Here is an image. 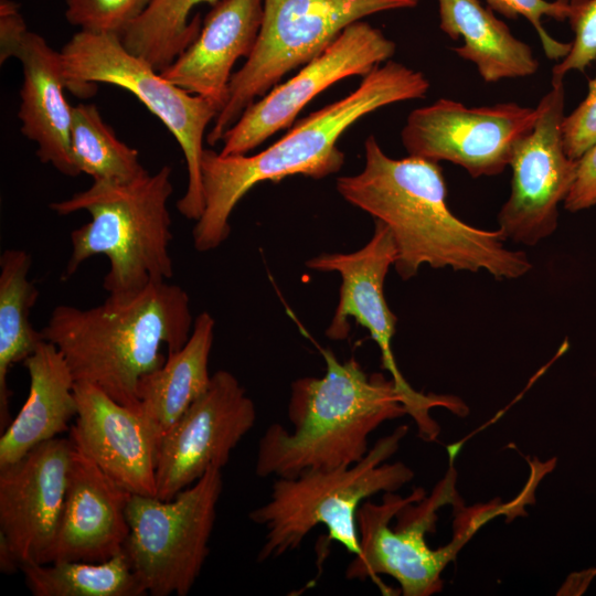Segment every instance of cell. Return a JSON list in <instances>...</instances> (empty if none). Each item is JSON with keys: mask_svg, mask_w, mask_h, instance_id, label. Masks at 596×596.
<instances>
[{"mask_svg": "<svg viewBox=\"0 0 596 596\" xmlns=\"http://www.w3.org/2000/svg\"><path fill=\"white\" fill-rule=\"evenodd\" d=\"M30 377L25 403L1 433L0 468L68 429L77 414L75 380L57 348L43 341L24 360Z\"/></svg>", "mask_w": 596, "mask_h": 596, "instance_id": "21", "label": "cell"}, {"mask_svg": "<svg viewBox=\"0 0 596 596\" xmlns=\"http://www.w3.org/2000/svg\"><path fill=\"white\" fill-rule=\"evenodd\" d=\"M171 168L161 167L128 183L94 181L66 200L53 202L60 215L86 211L91 220L71 233L72 251L63 278L89 257L104 255L109 269L103 287L108 296L129 297L173 276L168 200Z\"/></svg>", "mask_w": 596, "mask_h": 596, "instance_id": "6", "label": "cell"}, {"mask_svg": "<svg viewBox=\"0 0 596 596\" xmlns=\"http://www.w3.org/2000/svg\"><path fill=\"white\" fill-rule=\"evenodd\" d=\"M564 82L552 79L551 89L536 106L534 127L519 141L509 164L510 195L498 214L499 230L507 240L534 246L557 228L558 206L578 166L564 149Z\"/></svg>", "mask_w": 596, "mask_h": 596, "instance_id": "13", "label": "cell"}, {"mask_svg": "<svg viewBox=\"0 0 596 596\" xmlns=\"http://www.w3.org/2000/svg\"><path fill=\"white\" fill-rule=\"evenodd\" d=\"M74 394V447L129 492L156 496L159 440L146 418L91 383L75 382Z\"/></svg>", "mask_w": 596, "mask_h": 596, "instance_id": "17", "label": "cell"}, {"mask_svg": "<svg viewBox=\"0 0 596 596\" xmlns=\"http://www.w3.org/2000/svg\"><path fill=\"white\" fill-rule=\"evenodd\" d=\"M320 353L324 374L291 383L287 417L292 429L272 424L259 439L255 472L260 478L353 465L369 451L372 432L407 414L392 379L368 374L354 358L341 362L328 349Z\"/></svg>", "mask_w": 596, "mask_h": 596, "instance_id": "4", "label": "cell"}, {"mask_svg": "<svg viewBox=\"0 0 596 596\" xmlns=\"http://www.w3.org/2000/svg\"><path fill=\"white\" fill-rule=\"evenodd\" d=\"M396 256L390 228L374 220L373 235L363 247L352 253H322L307 260L306 266L322 273L334 272L341 277L338 305L326 336L336 341L347 339L350 319L365 328L377 344L382 368L391 374L402 394L407 415L415 421L419 436L434 440L439 434V426L432 418L430 409L440 406L457 414L462 402L454 396L417 392L398 370L392 349L397 318L384 295L385 277Z\"/></svg>", "mask_w": 596, "mask_h": 596, "instance_id": "11", "label": "cell"}, {"mask_svg": "<svg viewBox=\"0 0 596 596\" xmlns=\"http://www.w3.org/2000/svg\"><path fill=\"white\" fill-rule=\"evenodd\" d=\"M131 494L73 445L63 509L43 564L97 563L120 554L129 533Z\"/></svg>", "mask_w": 596, "mask_h": 596, "instance_id": "18", "label": "cell"}, {"mask_svg": "<svg viewBox=\"0 0 596 596\" xmlns=\"http://www.w3.org/2000/svg\"><path fill=\"white\" fill-rule=\"evenodd\" d=\"M28 29L19 12V7L11 0L0 2V62L14 57L15 51Z\"/></svg>", "mask_w": 596, "mask_h": 596, "instance_id": "33", "label": "cell"}, {"mask_svg": "<svg viewBox=\"0 0 596 596\" xmlns=\"http://www.w3.org/2000/svg\"><path fill=\"white\" fill-rule=\"evenodd\" d=\"M14 57L22 65L19 119L21 132L36 145V156L70 177L79 174L71 151L73 107L67 89L61 52L38 33L28 31Z\"/></svg>", "mask_w": 596, "mask_h": 596, "instance_id": "20", "label": "cell"}, {"mask_svg": "<svg viewBox=\"0 0 596 596\" xmlns=\"http://www.w3.org/2000/svg\"><path fill=\"white\" fill-rule=\"evenodd\" d=\"M60 52L67 89L73 94L91 96L98 83L121 87L136 96L171 132L182 149L188 169V187L177 209L188 220L198 221L204 210L203 140L219 108L166 79L149 62L129 52L119 35L78 31Z\"/></svg>", "mask_w": 596, "mask_h": 596, "instance_id": "8", "label": "cell"}, {"mask_svg": "<svg viewBox=\"0 0 596 596\" xmlns=\"http://www.w3.org/2000/svg\"><path fill=\"white\" fill-rule=\"evenodd\" d=\"M416 2H418L419 0H415Z\"/></svg>", "mask_w": 596, "mask_h": 596, "instance_id": "35", "label": "cell"}, {"mask_svg": "<svg viewBox=\"0 0 596 596\" xmlns=\"http://www.w3.org/2000/svg\"><path fill=\"white\" fill-rule=\"evenodd\" d=\"M193 323L187 291L163 281L87 309L58 305L40 331L75 382L91 383L140 413L139 381L166 362L162 345L172 354L187 343Z\"/></svg>", "mask_w": 596, "mask_h": 596, "instance_id": "3", "label": "cell"}, {"mask_svg": "<svg viewBox=\"0 0 596 596\" xmlns=\"http://www.w3.org/2000/svg\"><path fill=\"white\" fill-rule=\"evenodd\" d=\"M72 440H46L0 468V532L20 562L43 564L58 526Z\"/></svg>", "mask_w": 596, "mask_h": 596, "instance_id": "16", "label": "cell"}, {"mask_svg": "<svg viewBox=\"0 0 596 596\" xmlns=\"http://www.w3.org/2000/svg\"><path fill=\"white\" fill-rule=\"evenodd\" d=\"M20 571L34 596H143L124 551L103 562H23Z\"/></svg>", "mask_w": 596, "mask_h": 596, "instance_id": "25", "label": "cell"}, {"mask_svg": "<svg viewBox=\"0 0 596 596\" xmlns=\"http://www.w3.org/2000/svg\"><path fill=\"white\" fill-rule=\"evenodd\" d=\"M450 468L430 496L416 488L408 497L384 492L381 503L365 500L356 513L361 552L345 570L348 579L385 574L404 596H429L443 587L440 575L490 520L518 515L522 500L472 505L465 511Z\"/></svg>", "mask_w": 596, "mask_h": 596, "instance_id": "5", "label": "cell"}, {"mask_svg": "<svg viewBox=\"0 0 596 596\" xmlns=\"http://www.w3.org/2000/svg\"><path fill=\"white\" fill-rule=\"evenodd\" d=\"M70 139L77 170L94 181L128 183L148 173L138 150L116 137L94 104L73 107Z\"/></svg>", "mask_w": 596, "mask_h": 596, "instance_id": "27", "label": "cell"}, {"mask_svg": "<svg viewBox=\"0 0 596 596\" xmlns=\"http://www.w3.org/2000/svg\"><path fill=\"white\" fill-rule=\"evenodd\" d=\"M488 7L509 19L524 17L535 29L544 54L549 60H563L571 50V43L552 38L542 25V18L566 21L570 0H486Z\"/></svg>", "mask_w": 596, "mask_h": 596, "instance_id": "29", "label": "cell"}, {"mask_svg": "<svg viewBox=\"0 0 596 596\" xmlns=\"http://www.w3.org/2000/svg\"><path fill=\"white\" fill-rule=\"evenodd\" d=\"M415 0H264L259 33L244 65L233 73L228 98L206 135L214 146L256 98L284 75L323 52L350 24L365 17L413 8Z\"/></svg>", "mask_w": 596, "mask_h": 596, "instance_id": "9", "label": "cell"}, {"mask_svg": "<svg viewBox=\"0 0 596 596\" xmlns=\"http://www.w3.org/2000/svg\"><path fill=\"white\" fill-rule=\"evenodd\" d=\"M220 0H150L141 14L120 35L125 47L162 72L199 36L200 14L194 7Z\"/></svg>", "mask_w": 596, "mask_h": 596, "instance_id": "26", "label": "cell"}, {"mask_svg": "<svg viewBox=\"0 0 596 596\" xmlns=\"http://www.w3.org/2000/svg\"><path fill=\"white\" fill-rule=\"evenodd\" d=\"M407 432V426H398L353 465L277 478L269 499L248 514L253 523L266 530L257 561L274 560L299 549L319 524L326 526L330 541L359 555L356 513L361 504L379 492H394L414 478L405 464L384 462L396 453Z\"/></svg>", "mask_w": 596, "mask_h": 596, "instance_id": "7", "label": "cell"}, {"mask_svg": "<svg viewBox=\"0 0 596 596\" xmlns=\"http://www.w3.org/2000/svg\"><path fill=\"white\" fill-rule=\"evenodd\" d=\"M263 13L264 0H220L199 36L160 74L221 111L228 98L232 68L238 58L251 55Z\"/></svg>", "mask_w": 596, "mask_h": 596, "instance_id": "19", "label": "cell"}, {"mask_svg": "<svg viewBox=\"0 0 596 596\" xmlns=\"http://www.w3.org/2000/svg\"><path fill=\"white\" fill-rule=\"evenodd\" d=\"M428 88L422 72L387 61L366 74L353 92L302 118L256 155L226 156L204 149V210L192 232L195 249L212 251L226 241L234 207L256 184L296 174L322 179L337 173L344 163L337 142L348 128L381 107L424 98Z\"/></svg>", "mask_w": 596, "mask_h": 596, "instance_id": "2", "label": "cell"}, {"mask_svg": "<svg viewBox=\"0 0 596 596\" xmlns=\"http://www.w3.org/2000/svg\"><path fill=\"white\" fill-rule=\"evenodd\" d=\"M364 158L360 173L337 179V190L390 228L397 251L394 268L403 280L423 265L485 270L497 279H515L532 269L525 252L508 248L499 228L475 227L450 211L438 162L390 158L372 135L364 141Z\"/></svg>", "mask_w": 596, "mask_h": 596, "instance_id": "1", "label": "cell"}, {"mask_svg": "<svg viewBox=\"0 0 596 596\" xmlns=\"http://www.w3.org/2000/svg\"><path fill=\"white\" fill-rule=\"evenodd\" d=\"M214 327L215 321L207 311L198 315L187 343L139 381L140 414L159 441L210 384L209 358Z\"/></svg>", "mask_w": 596, "mask_h": 596, "instance_id": "23", "label": "cell"}, {"mask_svg": "<svg viewBox=\"0 0 596 596\" xmlns=\"http://www.w3.org/2000/svg\"><path fill=\"white\" fill-rule=\"evenodd\" d=\"M574 40L568 54L552 68V79L572 72H584L596 60V0H570L567 20Z\"/></svg>", "mask_w": 596, "mask_h": 596, "instance_id": "30", "label": "cell"}, {"mask_svg": "<svg viewBox=\"0 0 596 596\" xmlns=\"http://www.w3.org/2000/svg\"><path fill=\"white\" fill-rule=\"evenodd\" d=\"M31 255L19 248H8L0 255V432L12 422L8 386L10 368L24 362L44 341L33 328L30 316L40 291L29 279Z\"/></svg>", "mask_w": 596, "mask_h": 596, "instance_id": "24", "label": "cell"}, {"mask_svg": "<svg viewBox=\"0 0 596 596\" xmlns=\"http://www.w3.org/2000/svg\"><path fill=\"white\" fill-rule=\"evenodd\" d=\"M439 28L464 43L453 51L473 63L486 83L533 75L539 70L530 45L479 0H437Z\"/></svg>", "mask_w": 596, "mask_h": 596, "instance_id": "22", "label": "cell"}, {"mask_svg": "<svg viewBox=\"0 0 596 596\" xmlns=\"http://www.w3.org/2000/svg\"><path fill=\"white\" fill-rule=\"evenodd\" d=\"M563 142L566 155L578 160L596 143V75L588 83V92L579 105L562 124Z\"/></svg>", "mask_w": 596, "mask_h": 596, "instance_id": "31", "label": "cell"}, {"mask_svg": "<svg viewBox=\"0 0 596 596\" xmlns=\"http://www.w3.org/2000/svg\"><path fill=\"white\" fill-rule=\"evenodd\" d=\"M221 468H210L170 500L130 496L129 533L124 546L139 583L152 596H185L210 553L216 507L222 492Z\"/></svg>", "mask_w": 596, "mask_h": 596, "instance_id": "10", "label": "cell"}, {"mask_svg": "<svg viewBox=\"0 0 596 596\" xmlns=\"http://www.w3.org/2000/svg\"><path fill=\"white\" fill-rule=\"evenodd\" d=\"M563 204L570 212L596 204V143L578 159L575 180Z\"/></svg>", "mask_w": 596, "mask_h": 596, "instance_id": "32", "label": "cell"}, {"mask_svg": "<svg viewBox=\"0 0 596 596\" xmlns=\"http://www.w3.org/2000/svg\"><path fill=\"white\" fill-rule=\"evenodd\" d=\"M150 0H66L65 18L79 31L121 35Z\"/></svg>", "mask_w": 596, "mask_h": 596, "instance_id": "28", "label": "cell"}, {"mask_svg": "<svg viewBox=\"0 0 596 596\" xmlns=\"http://www.w3.org/2000/svg\"><path fill=\"white\" fill-rule=\"evenodd\" d=\"M21 562L3 533L0 532V571L11 575L20 571Z\"/></svg>", "mask_w": 596, "mask_h": 596, "instance_id": "34", "label": "cell"}, {"mask_svg": "<svg viewBox=\"0 0 596 596\" xmlns=\"http://www.w3.org/2000/svg\"><path fill=\"white\" fill-rule=\"evenodd\" d=\"M396 44L362 20L348 25L317 57L287 82L251 104L223 137L222 155H246L277 131L290 128L297 115L329 86L365 76L394 55Z\"/></svg>", "mask_w": 596, "mask_h": 596, "instance_id": "14", "label": "cell"}, {"mask_svg": "<svg viewBox=\"0 0 596 596\" xmlns=\"http://www.w3.org/2000/svg\"><path fill=\"white\" fill-rule=\"evenodd\" d=\"M536 107L517 103L468 107L448 98L416 108L401 132L408 156L449 161L472 178L502 173L519 141L534 127Z\"/></svg>", "mask_w": 596, "mask_h": 596, "instance_id": "12", "label": "cell"}, {"mask_svg": "<svg viewBox=\"0 0 596 596\" xmlns=\"http://www.w3.org/2000/svg\"><path fill=\"white\" fill-rule=\"evenodd\" d=\"M255 421V404L238 380L225 370L212 374L205 392L159 441L155 497L170 500L210 468L222 469Z\"/></svg>", "mask_w": 596, "mask_h": 596, "instance_id": "15", "label": "cell"}]
</instances>
